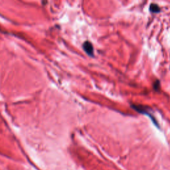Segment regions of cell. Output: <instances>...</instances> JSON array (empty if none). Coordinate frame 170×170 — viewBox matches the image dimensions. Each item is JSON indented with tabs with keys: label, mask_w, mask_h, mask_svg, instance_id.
Instances as JSON below:
<instances>
[{
	"label": "cell",
	"mask_w": 170,
	"mask_h": 170,
	"mask_svg": "<svg viewBox=\"0 0 170 170\" xmlns=\"http://www.w3.org/2000/svg\"><path fill=\"white\" fill-rule=\"evenodd\" d=\"M159 82L158 81H156L155 83L153 84V87H154V89L156 90H158L159 89Z\"/></svg>",
	"instance_id": "obj_4"
},
{
	"label": "cell",
	"mask_w": 170,
	"mask_h": 170,
	"mask_svg": "<svg viewBox=\"0 0 170 170\" xmlns=\"http://www.w3.org/2000/svg\"><path fill=\"white\" fill-rule=\"evenodd\" d=\"M82 47L88 55L90 56V57H94V49H93L91 42L89 41H85L82 45Z\"/></svg>",
	"instance_id": "obj_2"
},
{
	"label": "cell",
	"mask_w": 170,
	"mask_h": 170,
	"mask_svg": "<svg viewBox=\"0 0 170 170\" xmlns=\"http://www.w3.org/2000/svg\"><path fill=\"white\" fill-rule=\"evenodd\" d=\"M132 107L134 108V110H137L138 112L142 113V114H147V115H148L151 119H152L153 123L155 124L156 126L158 125V122H156V121L155 120V119L153 118L152 116L150 115V114H149L148 113V111L146 110V108L144 107V106H137V105H132Z\"/></svg>",
	"instance_id": "obj_1"
},
{
	"label": "cell",
	"mask_w": 170,
	"mask_h": 170,
	"mask_svg": "<svg viewBox=\"0 0 170 170\" xmlns=\"http://www.w3.org/2000/svg\"><path fill=\"white\" fill-rule=\"evenodd\" d=\"M150 12L153 13H159V12H160V8H159V7L158 5L151 4L150 6Z\"/></svg>",
	"instance_id": "obj_3"
}]
</instances>
